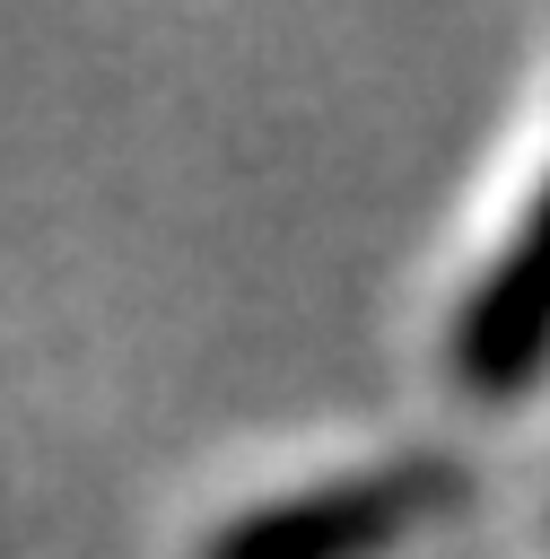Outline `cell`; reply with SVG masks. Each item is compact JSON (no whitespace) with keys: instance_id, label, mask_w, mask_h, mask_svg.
<instances>
[{"instance_id":"6da1fadb","label":"cell","mask_w":550,"mask_h":559,"mask_svg":"<svg viewBox=\"0 0 550 559\" xmlns=\"http://www.w3.org/2000/svg\"><path fill=\"white\" fill-rule=\"evenodd\" d=\"M445 498H454L445 463H384V472H349V480L271 498V507L218 524L201 559H384Z\"/></svg>"},{"instance_id":"7a4b0ae2","label":"cell","mask_w":550,"mask_h":559,"mask_svg":"<svg viewBox=\"0 0 550 559\" xmlns=\"http://www.w3.org/2000/svg\"><path fill=\"white\" fill-rule=\"evenodd\" d=\"M550 367V183L533 192L515 245L480 271V288L454 314V376L471 393H524Z\"/></svg>"}]
</instances>
